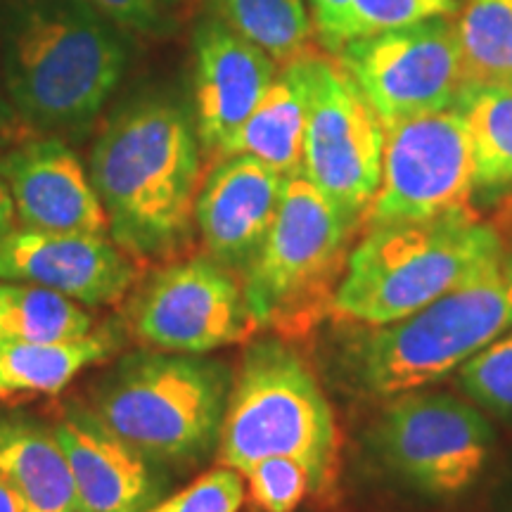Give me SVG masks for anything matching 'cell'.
<instances>
[{
	"label": "cell",
	"instance_id": "obj_1",
	"mask_svg": "<svg viewBox=\"0 0 512 512\" xmlns=\"http://www.w3.org/2000/svg\"><path fill=\"white\" fill-rule=\"evenodd\" d=\"M88 174L110 238L143 266L169 259L190 240L202 143L176 102L147 98L121 110L95 143Z\"/></svg>",
	"mask_w": 512,
	"mask_h": 512
},
{
	"label": "cell",
	"instance_id": "obj_2",
	"mask_svg": "<svg viewBox=\"0 0 512 512\" xmlns=\"http://www.w3.org/2000/svg\"><path fill=\"white\" fill-rule=\"evenodd\" d=\"M117 29L86 0H12L3 67L19 119L50 133L91 124L126 69Z\"/></svg>",
	"mask_w": 512,
	"mask_h": 512
},
{
	"label": "cell",
	"instance_id": "obj_3",
	"mask_svg": "<svg viewBox=\"0 0 512 512\" xmlns=\"http://www.w3.org/2000/svg\"><path fill=\"white\" fill-rule=\"evenodd\" d=\"M508 249L494 223L470 214L368 228L351 249L330 309L342 320L384 328L467 283Z\"/></svg>",
	"mask_w": 512,
	"mask_h": 512
},
{
	"label": "cell",
	"instance_id": "obj_4",
	"mask_svg": "<svg viewBox=\"0 0 512 512\" xmlns=\"http://www.w3.org/2000/svg\"><path fill=\"white\" fill-rule=\"evenodd\" d=\"M275 456L309 467L316 496L335 484L339 432L328 396L297 349L264 337L247 344L230 384L216 458L242 475Z\"/></svg>",
	"mask_w": 512,
	"mask_h": 512
},
{
	"label": "cell",
	"instance_id": "obj_5",
	"mask_svg": "<svg viewBox=\"0 0 512 512\" xmlns=\"http://www.w3.org/2000/svg\"><path fill=\"white\" fill-rule=\"evenodd\" d=\"M512 330V247L437 302L384 328H368L351 351L356 380L380 399L425 389Z\"/></svg>",
	"mask_w": 512,
	"mask_h": 512
},
{
	"label": "cell",
	"instance_id": "obj_6",
	"mask_svg": "<svg viewBox=\"0 0 512 512\" xmlns=\"http://www.w3.org/2000/svg\"><path fill=\"white\" fill-rule=\"evenodd\" d=\"M233 375L202 356L138 351L95 396V413L152 463H195L219 446Z\"/></svg>",
	"mask_w": 512,
	"mask_h": 512
},
{
	"label": "cell",
	"instance_id": "obj_7",
	"mask_svg": "<svg viewBox=\"0 0 512 512\" xmlns=\"http://www.w3.org/2000/svg\"><path fill=\"white\" fill-rule=\"evenodd\" d=\"M361 221L344 214L302 174L290 176L264 245L240 275L259 328L302 325L347 264Z\"/></svg>",
	"mask_w": 512,
	"mask_h": 512
},
{
	"label": "cell",
	"instance_id": "obj_8",
	"mask_svg": "<svg viewBox=\"0 0 512 512\" xmlns=\"http://www.w3.org/2000/svg\"><path fill=\"white\" fill-rule=\"evenodd\" d=\"M382 465L413 489L434 498H456L472 489L489 463L494 432L479 408L441 392L396 394L373 432Z\"/></svg>",
	"mask_w": 512,
	"mask_h": 512
},
{
	"label": "cell",
	"instance_id": "obj_9",
	"mask_svg": "<svg viewBox=\"0 0 512 512\" xmlns=\"http://www.w3.org/2000/svg\"><path fill=\"white\" fill-rule=\"evenodd\" d=\"M475 192L470 136L451 105L384 126L380 185L363 221L384 228L470 214Z\"/></svg>",
	"mask_w": 512,
	"mask_h": 512
},
{
	"label": "cell",
	"instance_id": "obj_10",
	"mask_svg": "<svg viewBox=\"0 0 512 512\" xmlns=\"http://www.w3.org/2000/svg\"><path fill=\"white\" fill-rule=\"evenodd\" d=\"M306 74L302 176L344 214L363 221L380 185L384 124L337 60L309 55Z\"/></svg>",
	"mask_w": 512,
	"mask_h": 512
},
{
	"label": "cell",
	"instance_id": "obj_11",
	"mask_svg": "<svg viewBox=\"0 0 512 512\" xmlns=\"http://www.w3.org/2000/svg\"><path fill=\"white\" fill-rule=\"evenodd\" d=\"M335 55L384 126L446 110L465 88L463 55L451 17L354 38Z\"/></svg>",
	"mask_w": 512,
	"mask_h": 512
},
{
	"label": "cell",
	"instance_id": "obj_12",
	"mask_svg": "<svg viewBox=\"0 0 512 512\" xmlns=\"http://www.w3.org/2000/svg\"><path fill=\"white\" fill-rule=\"evenodd\" d=\"M256 330L240 275L209 254L166 264L131 306L133 337L166 354L204 356L249 342Z\"/></svg>",
	"mask_w": 512,
	"mask_h": 512
},
{
	"label": "cell",
	"instance_id": "obj_13",
	"mask_svg": "<svg viewBox=\"0 0 512 512\" xmlns=\"http://www.w3.org/2000/svg\"><path fill=\"white\" fill-rule=\"evenodd\" d=\"M143 264L110 235L17 228L0 242V280H22L83 306H112L138 283Z\"/></svg>",
	"mask_w": 512,
	"mask_h": 512
},
{
	"label": "cell",
	"instance_id": "obj_14",
	"mask_svg": "<svg viewBox=\"0 0 512 512\" xmlns=\"http://www.w3.org/2000/svg\"><path fill=\"white\" fill-rule=\"evenodd\" d=\"M0 181L17 209V228L110 235L91 174L60 138L19 140L0 155Z\"/></svg>",
	"mask_w": 512,
	"mask_h": 512
},
{
	"label": "cell",
	"instance_id": "obj_15",
	"mask_svg": "<svg viewBox=\"0 0 512 512\" xmlns=\"http://www.w3.org/2000/svg\"><path fill=\"white\" fill-rule=\"evenodd\" d=\"M287 176L247 155L219 157L195 200V226L211 259L242 275L264 245Z\"/></svg>",
	"mask_w": 512,
	"mask_h": 512
},
{
	"label": "cell",
	"instance_id": "obj_16",
	"mask_svg": "<svg viewBox=\"0 0 512 512\" xmlns=\"http://www.w3.org/2000/svg\"><path fill=\"white\" fill-rule=\"evenodd\" d=\"M280 67L214 15L195 31V128L202 150L221 147L245 124Z\"/></svg>",
	"mask_w": 512,
	"mask_h": 512
},
{
	"label": "cell",
	"instance_id": "obj_17",
	"mask_svg": "<svg viewBox=\"0 0 512 512\" xmlns=\"http://www.w3.org/2000/svg\"><path fill=\"white\" fill-rule=\"evenodd\" d=\"M86 512H143L157 501L152 460L117 437L100 415L72 403L53 425Z\"/></svg>",
	"mask_w": 512,
	"mask_h": 512
},
{
	"label": "cell",
	"instance_id": "obj_18",
	"mask_svg": "<svg viewBox=\"0 0 512 512\" xmlns=\"http://www.w3.org/2000/svg\"><path fill=\"white\" fill-rule=\"evenodd\" d=\"M306 114H309V74H306L304 57L280 67L264 98L216 157L247 155L287 178L302 174Z\"/></svg>",
	"mask_w": 512,
	"mask_h": 512
},
{
	"label": "cell",
	"instance_id": "obj_19",
	"mask_svg": "<svg viewBox=\"0 0 512 512\" xmlns=\"http://www.w3.org/2000/svg\"><path fill=\"white\" fill-rule=\"evenodd\" d=\"M117 347L110 330L48 342H0V399L60 394L83 370L105 363Z\"/></svg>",
	"mask_w": 512,
	"mask_h": 512
},
{
	"label": "cell",
	"instance_id": "obj_20",
	"mask_svg": "<svg viewBox=\"0 0 512 512\" xmlns=\"http://www.w3.org/2000/svg\"><path fill=\"white\" fill-rule=\"evenodd\" d=\"M0 470L17 486L24 512H86L53 430L0 420Z\"/></svg>",
	"mask_w": 512,
	"mask_h": 512
},
{
	"label": "cell",
	"instance_id": "obj_21",
	"mask_svg": "<svg viewBox=\"0 0 512 512\" xmlns=\"http://www.w3.org/2000/svg\"><path fill=\"white\" fill-rule=\"evenodd\" d=\"M456 107L463 114L475 164V190H512V86L465 83Z\"/></svg>",
	"mask_w": 512,
	"mask_h": 512
},
{
	"label": "cell",
	"instance_id": "obj_22",
	"mask_svg": "<svg viewBox=\"0 0 512 512\" xmlns=\"http://www.w3.org/2000/svg\"><path fill=\"white\" fill-rule=\"evenodd\" d=\"M211 12L278 67L313 55L316 27L306 0H211Z\"/></svg>",
	"mask_w": 512,
	"mask_h": 512
},
{
	"label": "cell",
	"instance_id": "obj_23",
	"mask_svg": "<svg viewBox=\"0 0 512 512\" xmlns=\"http://www.w3.org/2000/svg\"><path fill=\"white\" fill-rule=\"evenodd\" d=\"M93 316L86 306L46 287L0 280V342H48L88 335Z\"/></svg>",
	"mask_w": 512,
	"mask_h": 512
},
{
	"label": "cell",
	"instance_id": "obj_24",
	"mask_svg": "<svg viewBox=\"0 0 512 512\" xmlns=\"http://www.w3.org/2000/svg\"><path fill=\"white\" fill-rule=\"evenodd\" d=\"M456 34L465 83L512 86V0H465Z\"/></svg>",
	"mask_w": 512,
	"mask_h": 512
},
{
	"label": "cell",
	"instance_id": "obj_25",
	"mask_svg": "<svg viewBox=\"0 0 512 512\" xmlns=\"http://www.w3.org/2000/svg\"><path fill=\"white\" fill-rule=\"evenodd\" d=\"M456 373L460 389L479 408L512 418V330L467 358Z\"/></svg>",
	"mask_w": 512,
	"mask_h": 512
},
{
	"label": "cell",
	"instance_id": "obj_26",
	"mask_svg": "<svg viewBox=\"0 0 512 512\" xmlns=\"http://www.w3.org/2000/svg\"><path fill=\"white\" fill-rule=\"evenodd\" d=\"M456 10L458 0H351L332 53L354 38L434 17H453Z\"/></svg>",
	"mask_w": 512,
	"mask_h": 512
},
{
	"label": "cell",
	"instance_id": "obj_27",
	"mask_svg": "<svg viewBox=\"0 0 512 512\" xmlns=\"http://www.w3.org/2000/svg\"><path fill=\"white\" fill-rule=\"evenodd\" d=\"M247 498L261 512H294L313 494L309 467L294 458H266L242 472Z\"/></svg>",
	"mask_w": 512,
	"mask_h": 512
},
{
	"label": "cell",
	"instance_id": "obj_28",
	"mask_svg": "<svg viewBox=\"0 0 512 512\" xmlns=\"http://www.w3.org/2000/svg\"><path fill=\"white\" fill-rule=\"evenodd\" d=\"M245 498V477L233 467L219 465L143 512H240Z\"/></svg>",
	"mask_w": 512,
	"mask_h": 512
},
{
	"label": "cell",
	"instance_id": "obj_29",
	"mask_svg": "<svg viewBox=\"0 0 512 512\" xmlns=\"http://www.w3.org/2000/svg\"><path fill=\"white\" fill-rule=\"evenodd\" d=\"M102 17L110 19L114 27L152 34L162 24L159 0H86Z\"/></svg>",
	"mask_w": 512,
	"mask_h": 512
},
{
	"label": "cell",
	"instance_id": "obj_30",
	"mask_svg": "<svg viewBox=\"0 0 512 512\" xmlns=\"http://www.w3.org/2000/svg\"><path fill=\"white\" fill-rule=\"evenodd\" d=\"M351 0H309L313 27H316V36L323 41V46L335 50L339 27H342L344 17H347Z\"/></svg>",
	"mask_w": 512,
	"mask_h": 512
},
{
	"label": "cell",
	"instance_id": "obj_31",
	"mask_svg": "<svg viewBox=\"0 0 512 512\" xmlns=\"http://www.w3.org/2000/svg\"><path fill=\"white\" fill-rule=\"evenodd\" d=\"M27 131V124L19 119V114L12 107L10 98H5L3 91H0V152L8 150L15 143H19Z\"/></svg>",
	"mask_w": 512,
	"mask_h": 512
},
{
	"label": "cell",
	"instance_id": "obj_32",
	"mask_svg": "<svg viewBox=\"0 0 512 512\" xmlns=\"http://www.w3.org/2000/svg\"><path fill=\"white\" fill-rule=\"evenodd\" d=\"M17 209L15 202H12L10 190L5 188V183L0 181V242L5 238H10V233L17 230Z\"/></svg>",
	"mask_w": 512,
	"mask_h": 512
},
{
	"label": "cell",
	"instance_id": "obj_33",
	"mask_svg": "<svg viewBox=\"0 0 512 512\" xmlns=\"http://www.w3.org/2000/svg\"><path fill=\"white\" fill-rule=\"evenodd\" d=\"M0 512H24L22 496L3 470H0Z\"/></svg>",
	"mask_w": 512,
	"mask_h": 512
},
{
	"label": "cell",
	"instance_id": "obj_34",
	"mask_svg": "<svg viewBox=\"0 0 512 512\" xmlns=\"http://www.w3.org/2000/svg\"><path fill=\"white\" fill-rule=\"evenodd\" d=\"M164 3H178V0H164Z\"/></svg>",
	"mask_w": 512,
	"mask_h": 512
},
{
	"label": "cell",
	"instance_id": "obj_35",
	"mask_svg": "<svg viewBox=\"0 0 512 512\" xmlns=\"http://www.w3.org/2000/svg\"><path fill=\"white\" fill-rule=\"evenodd\" d=\"M510 512H512V510H510Z\"/></svg>",
	"mask_w": 512,
	"mask_h": 512
}]
</instances>
